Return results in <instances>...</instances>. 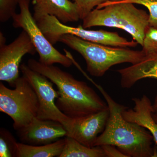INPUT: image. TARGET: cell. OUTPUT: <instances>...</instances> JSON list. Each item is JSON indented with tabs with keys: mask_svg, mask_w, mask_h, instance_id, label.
Returning <instances> with one entry per match:
<instances>
[{
	"mask_svg": "<svg viewBox=\"0 0 157 157\" xmlns=\"http://www.w3.org/2000/svg\"><path fill=\"white\" fill-rule=\"evenodd\" d=\"M27 65L56 85L59 97L56 104L68 117H83L108 109L107 102L86 82L77 80L58 67L43 64L33 59H29Z\"/></svg>",
	"mask_w": 157,
	"mask_h": 157,
	"instance_id": "1",
	"label": "cell"
},
{
	"mask_svg": "<svg viewBox=\"0 0 157 157\" xmlns=\"http://www.w3.org/2000/svg\"><path fill=\"white\" fill-rule=\"evenodd\" d=\"M105 99L109 116L104 132L98 136L95 146L110 144L116 147L128 157H157V150L153 147V137L148 130L123 116L128 108L112 99L101 86L96 83Z\"/></svg>",
	"mask_w": 157,
	"mask_h": 157,
	"instance_id": "2",
	"label": "cell"
},
{
	"mask_svg": "<svg viewBox=\"0 0 157 157\" xmlns=\"http://www.w3.org/2000/svg\"><path fill=\"white\" fill-rule=\"evenodd\" d=\"M149 16L131 3L108 2L94 9L82 20L85 29L94 26L117 28L125 31L141 46Z\"/></svg>",
	"mask_w": 157,
	"mask_h": 157,
	"instance_id": "3",
	"label": "cell"
},
{
	"mask_svg": "<svg viewBox=\"0 0 157 157\" xmlns=\"http://www.w3.org/2000/svg\"><path fill=\"white\" fill-rule=\"evenodd\" d=\"M59 42L80 54L86 63L88 72L96 77L104 76L114 65L124 63L135 64L146 56L142 50L101 45L69 34L61 36Z\"/></svg>",
	"mask_w": 157,
	"mask_h": 157,
	"instance_id": "4",
	"label": "cell"
},
{
	"mask_svg": "<svg viewBox=\"0 0 157 157\" xmlns=\"http://www.w3.org/2000/svg\"><path fill=\"white\" fill-rule=\"evenodd\" d=\"M14 88L11 89L0 82V111L11 117L17 131L37 117L39 104L33 87L24 76L17 78Z\"/></svg>",
	"mask_w": 157,
	"mask_h": 157,
	"instance_id": "5",
	"label": "cell"
},
{
	"mask_svg": "<svg viewBox=\"0 0 157 157\" xmlns=\"http://www.w3.org/2000/svg\"><path fill=\"white\" fill-rule=\"evenodd\" d=\"M34 19L44 36L52 45L59 42L63 35H73L86 41L113 47H135L138 43L135 41H128L115 32L103 30H91L82 25L77 27L66 25L55 16L45 13L34 12Z\"/></svg>",
	"mask_w": 157,
	"mask_h": 157,
	"instance_id": "6",
	"label": "cell"
},
{
	"mask_svg": "<svg viewBox=\"0 0 157 157\" xmlns=\"http://www.w3.org/2000/svg\"><path fill=\"white\" fill-rule=\"evenodd\" d=\"M30 3V0H18L20 11L12 17L13 26L22 29L28 34L39 54L40 63L46 65L59 63L70 67L73 63L72 60L55 48L44 36L31 13Z\"/></svg>",
	"mask_w": 157,
	"mask_h": 157,
	"instance_id": "7",
	"label": "cell"
},
{
	"mask_svg": "<svg viewBox=\"0 0 157 157\" xmlns=\"http://www.w3.org/2000/svg\"><path fill=\"white\" fill-rule=\"evenodd\" d=\"M20 70L33 87L38 97L39 107L37 117L60 123L69 135L72 130L73 120L65 115L57 107L55 101L59 98V94L54 89L53 82L25 63L20 65Z\"/></svg>",
	"mask_w": 157,
	"mask_h": 157,
	"instance_id": "8",
	"label": "cell"
},
{
	"mask_svg": "<svg viewBox=\"0 0 157 157\" xmlns=\"http://www.w3.org/2000/svg\"><path fill=\"white\" fill-rule=\"evenodd\" d=\"M0 33V80L6 81L14 87L19 78L20 63L27 54L34 55L36 48L28 34L23 30L17 38L9 45H6V39Z\"/></svg>",
	"mask_w": 157,
	"mask_h": 157,
	"instance_id": "9",
	"label": "cell"
},
{
	"mask_svg": "<svg viewBox=\"0 0 157 157\" xmlns=\"http://www.w3.org/2000/svg\"><path fill=\"white\" fill-rule=\"evenodd\" d=\"M21 143L32 145H45L67 136L65 127L56 121L35 117L27 126L17 131Z\"/></svg>",
	"mask_w": 157,
	"mask_h": 157,
	"instance_id": "10",
	"label": "cell"
},
{
	"mask_svg": "<svg viewBox=\"0 0 157 157\" xmlns=\"http://www.w3.org/2000/svg\"><path fill=\"white\" fill-rule=\"evenodd\" d=\"M109 116V109L73 119L71 132L68 136L89 147H94L98 136L104 132Z\"/></svg>",
	"mask_w": 157,
	"mask_h": 157,
	"instance_id": "11",
	"label": "cell"
},
{
	"mask_svg": "<svg viewBox=\"0 0 157 157\" xmlns=\"http://www.w3.org/2000/svg\"><path fill=\"white\" fill-rule=\"evenodd\" d=\"M34 12L55 16L63 24L80 19L78 6L70 0H33Z\"/></svg>",
	"mask_w": 157,
	"mask_h": 157,
	"instance_id": "12",
	"label": "cell"
},
{
	"mask_svg": "<svg viewBox=\"0 0 157 157\" xmlns=\"http://www.w3.org/2000/svg\"><path fill=\"white\" fill-rule=\"evenodd\" d=\"M132 101L134 102V107L124 109L123 116L127 121L147 129L157 145V122L153 117V109L150 100L144 95L141 98H132Z\"/></svg>",
	"mask_w": 157,
	"mask_h": 157,
	"instance_id": "13",
	"label": "cell"
},
{
	"mask_svg": "<svg viewBox=\"0 0 157 157\" xmlns=\"http://www.w3.org/2000/svg\"><path fill=\"white\" fill-rule=\"evenodd\" d=\"M117 72L120 75L121 85L123 88H130L144 78L157 79V54L146 55L139 63Z\"/></svg>",
	"mask_w": 157,
	"mask_h": 157,
	"instance_id": "14",
	"label": "cell"
},
{
	"mask_svg": "<svg viewBox=\"0 0 157 157\" xmlns=\"http://www.w3.org/2000/svg\"><path fill=\"white\" fill-rule=\"evenodd\" d=\"M65 143V137L45 145H32L17 142L15 157H59L63 150Z\"/></svg>",
	"mask_w": 157,
	"mask_h": 157,
	"instance_id": "15",
	"label": "cell"
},
{
	"mask_svg": "<svg viewBox=\"0 0 157 157\" xmlns=\"http://www.w3.org/2000/svg\"><path fill=\"white\" fill-rule=\"evenodd\" d=\"M65 138L66 143L59 157H106L101 146L88 147L73 137Z\"/></svg>",
	"mask_w": 157,
	"mask_h": 157,
	"instance_id": "16",
	"label": "cell"
},
{
	"mask_svg": "<svg viewBox=\"0 0 157 157\" xmlns=\"http://www.w3.org/2000/svg\"><path fill=\"white\" fill-rule=\"evenodd\" d=\"M16 142L11 133L6 129L0 132V157H15Z\"/></svg>",
	"mask_w": 157,
	"mask_h": 157,
	"instance_id": "17",
	"label": "cell"
},
{
	"mask_svg": "<svg viewBox=\"0 0 157 157\" xmlns=\"http://www.w3.org/2000/svg\"><path fill=\"white\" fill-rule=\"evenodd\" d=\"M146 55L157 54V29L149 26L145 32L142 46Z\"/></svg>",
	"mask_w": 157,
	"mask_h": 157,
	"instance_id": "18",
	"label": "cell"
},
{
	"mask_svg": "<svg viewBox=\"0 0 157 157\" xmlns=\"http://www.w3.org/2000/svg\"><path fill=\"white\" fill-rule=\"evenodd\" d=\"M114 2L131 3L144 6L149 12V26L157 29V0H121Z\"/></svg>",
	"mask_w": 157,
	"mask_h": 157,
	"instance_id": "19",
	"label": "cell"
},
{
	"mask_svg": "<svg viewBox=\"0 0 157 157\" xmlns=\"http://www.w3.org/2000/svg\"><path fill=\"white\" fill-rule=\"evenodd\" d=\"M18 0H0V21L7 22L16 14Z\"/></svg>",
	"mask_w": 157,
	"mask_h": 157,
	"instance_id": "20",
	"label": "cell"
},
{
	"mask_svg": "<svg viewBox=\"0 0 157 157\" xmlns=\"http://www.w3.org/2000/svg\"><path fill=\"white\" fill-rule=\"evenodd\" d=\"M78 6L80 19L82 20L89 14L95 7L108 2H117L121 0H73Z\"/></svg>",
	"mask_w": 157,
	"mask_h": 157,
	"instance_id": "21",
	"label": "cell"
},
{
	"mask_svg": "<svg viewBox=\"0 0 157 157\" xmlns=\"http://www.w3.org/2000/svg\"><path fill=\"white\" fill-rule=\"evenodd\" d=\"M101 147L104 151L106 157H128L116 147L113 145L106 144L102 145Z\"/></svg>",
	"mask_w": 157,
	"mask_h": 157,
	"instance_id": "22",
	"label": "cell"
},
{
	"mask_svg": "<svg viewBox=\"0 0 157 157\" xmlns=\"http://www.w3.org/2000/svg\"><path fill=\"white\" fill-rule=\"evenodd\" d=\"M153 113L157 115V95L155 98L154 103L152 105Z\"/></svg>",
	"mask_w": 157,
	"mask_h": 157,
	"instance_id": "23",
	"label": "cell"
},
{
	"mask_svg": "<svg viewBox=\"0 0 157 157\" xmlns=\"http://www.w3.org/2000/svg\"><path fill=\"white\" fill-rule=\"evenodd\" d=\"M153 117L155 121L157 122V115L153 113Z\"/></svg>",
	"mask_w": 157,
	"mask_h": 157,
	"instance_id": "24",
	"label": "cell"
}]
</instances>
